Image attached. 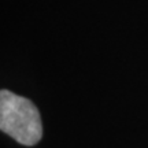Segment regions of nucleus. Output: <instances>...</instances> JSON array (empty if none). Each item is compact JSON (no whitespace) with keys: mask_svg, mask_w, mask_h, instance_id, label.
Masks as SVG:
<instances>
[{"mask_svg":"<svg viewBox=\"0 0 148 148\" xmlns=\"http://www.w3.org/2000/svg\"><path fill=\"white\" fill-rule=\"evenodd\" d=\"M0 129L22 145H34L42 137L40 112L32 101L3 89L0 92Z\"/></svg>","mask_w":148,"mask_h":148,"instance_id":"nucleus-1","label":"nucleus"}]
</instances>
